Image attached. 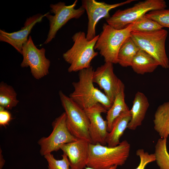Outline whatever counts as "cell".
<instances>
[{
  "label": "cell",
  "mask_w": 169,
  "mask_h": 169,
  "mask_svg": "<svg viewBox=\"0 0 169 169\" xmlns=\"http://www.w3.org/2000/svg\"><path fill=\"white\" fill-rule=\"evenodd\" d=\"M135 0H127L120 3L109 4L95 0H82V7L86 11L88 19L86 38L88 40L93 39L96 36L95 27L102 18L107 19L110 16V11L114 8L129 4Z\"/></svg>",
  "instance_id": "11"
},
{
  "label": "cell",
  "mask_w": 169,
  "mask_h": 169,
  "mask_svg": "<svg viewBox=\"0 0 169 169\" xmlns=\"http://www.w3.org/2000/svg\"><path fill=\"white\" fill-rule=\"evenodd\" d=\"M130 149L131 145L126 140L113 147L90 143L87 166L94 169H108L114 166H122L127 160Z\"/></svg>",
  "instance_id": "2"
},
{
  "label": "cell",
  "mask_w": 169,
  "mask_h": 169,
  "mask_svg": "<svg viewBox=\"0 0 169 169\" xmlns=\"http://www.w3.org/2000/svg\"><path fill=\"white\" fill-rule=\"evenodd\" d=\"M66 116L63 113L52 123L53 131L48 137L41 138L38 141L41 155L44 156L60 149L63 145L77 139L69 131L66 125Z\"/></svg>",
  "instance_id": "8"
},
{
  "label": "cell",
  "mask_w": 169,
  "mask_h": 169,
  "mask_svg": "<svg viewBox=\"0 0 169 169\" xmlns=\"http://www.w3.org/2000/svg\"><path fill=\"white\" fill-rule=\"evenodd\" d=\"M146 15L163 28H169V9L151 11Z\"/></svg>",
  "instance_id": "26"
},
{
  "label": "cell",
  "mask_w": 169,
  "mask_h": 169,
  "mask_svg": "<svg viewBox=\"0 0 169 169\" xmlns=\"http://www.w3.org/2000/svg\"><path fill=\"white\" fill-rule=\"evenodd\" d=\"M94 71L91 66L79 71V80L73 83L74 90L69 97L84 110L100 103L108 110L112 104L105 93L95 87Z\"/></svg>",
  "instance_id": "1"
},
{
  "label": "cell",
  "mask_w": 169,
  "mask_h": 169,
  "mask_svg": "<svg viewBox=\"0 0 169 169\" xmlns=\"http://www.w3.org/2000/svg\"><path fill=\"white\" fill-rule=\"evenodd\" d=\"M131 30L142 32H148L158 30L163 27L146 14L131 23Z\"/></svg>",
  "instance_id": "24"
},
{
  "label": "cell",
  "mask_w": 169,
  "mask_h": 169,
  "mask_svg": "<svg viewBox=\"0 0 169 169\" xmlns=\"http://www.w3.org/2000/svg\"><path fill=\"white\" fill-rule=\"evenodd\" d=\"M154 129L161 138L169 136V101L157 108L154 115Z\"/></svg>",
  "instance_id": "19"
},
{
  "label": "cell",
  "mask_w": 169,
  "mask_h": 169,
  "mask_svg": "<svg viewBox=\"0 0 169 169\" xmlns=\"http://www.w3.org/2000/svg\"><path fill=\"white\" fill-rule=\"evenodd\" d=\"M12 120L11 115L7 110L0 106V125L5 126Z\"/></svg>",
  "instance_id": "28"
},
{
  "label": "cell",
  "mask_w": 169,
  "mask_h": 169,
  "mask_svg": "<svg viewBox=\"0 0 169 169\" xmlns=\"http://www.w3.org/2000/svg\"><path fill=\"white\" fill-rule=\"evenodd\" d=\"M140 49L131 38L128 37L119 50L118 63L123 67L131 66L134 57Z\"/></svg>",
  "instance_id": "20"
},
{
  "label": "cell",
  "mask_w": 169,
  "mask_h": 169,
  "mask_svg": "<svg viewBox=\"0 0 169 169\" xmlns=\"http://www.w3.org/2000/svg\"><path fill=\"white\" fill-rule=\"evenodd\" d=\"M158 66L159 64L152 57L140 49L134 57L131 67L136 74L143 75L153 72Z\"/></svg>",
  "instance_id": "18"
},
{
  "label": "cell",
  "mask_w": 169,
  "mask_h": 169,
  "mask_svg": "<svg viewBox=\"0 0 169 169\" xmlns=\"http://www.w3.org/2000/svg\"><path fill=\"white\" fill-rule=\"evenodd\" d=\"M125 90L121 91L116 96L111 107L107 110L106 120L108 125V131L112 129L114 120L124 112L130 110L125 101Z\"/></svg>",
  "instance_id": "21"
},
{
  "label": "cell",
  "mask_w": 169,
  "mask_h": 169,
  "mask_svg": "<svg viewBox=\"0 0 169 169\" xmlns=\"http://www.w3.org/2000/svg\"><path fill=\"white\" fill-rule=\"evenodd\" d=\"M149 105L148 99L145 95L141 92H137L130 110L131 117L127 128L135 130L142 125Z\"/></svg>",
  "instance_id": "16"
},
{
  "label": "cell",
  "mask_w": 169,
  "mask_h": 169,
  "mask_svg": "<svg viewBox=\"0 0 169 169\" xmlns=\"http://www.w3.org/2000/svg\"><path fill=\"white\" fill-rule=\"evenodd\" d=\"M77 2L76 0L72 4L68 6L62 2L50 5V12L54 15H51L49 12L46 13L45 17L49 20L50 27L44 44L49 43L54 38L58 31L69 20L78 19L84 14L85 11L82 7L75 8Z\"/></svg>",
  "instance_id": "9"
},
{
  "label": "cell",
  "mask_w": 169,
  "mask_h": 169,
  "mask_svg": "<svg viewBox=\"0 0 169 169\" xmlns=\"http://www.w3.org/2000/svg\"><path fill=\"white\" fill-rule=\"evenodd\" d=\"M136 153V155L140 158V162L138 166L134 169H145L148 164L156 161L154 153L149 154L143 149H138Z\"/></svg>",
  "instance_id": "27"
},
{
  "label": "cell",
  "mask_w": 169,
  "mask_h": 169,
  "mask_svg": "<svg viewBox=\"0 0 169 169\" xmlns=\"http://www.w3.org/2000/svg\"><path fill=\"white\" fill-rule=\"evenodd\" d=\"M99 36L90 40L87 39L84 32H77L73 36V46L63 55L64 59L70 64L69 72L79 71L91 66V61L98 54L94 49Z\"/></svg>",
  "instance_id": "3"
},
{
  "label": "cell",
  "mask_w": 169,
  "mask_h": 169,
  "mask_svg": "<svg viewBox=\"0 0 169 169\" xmlns=\"http://www.w3.org/2000/svg\"><path fill=\"white\" fill-rule=\"evenodd\" d=\"M90 121L89 133L91 143L105 146L109 132L106 120L103 118L101 114L107 113V110L100 103L84 110Z\"/></svg>",
  "instance_id": "13"
},
{
  "label": "cell",
  "mask_w": 169,
  "mask_h": 169,
  "mask_svg": "<svg viewBox=\"0 0 169 169\" xmlns=\"http://www.w3.org/2000/svg\"><path fill=\"white\" fill-rule=\"evenodd\" d=\"M131 117L130 110L121 113L114 120L111 130L109 132L106 140L108 146L115 147L120 144V138L127 128Z\"/></svg>",
  "instance_id": "17"
},
{
  "label": "cell",
  "mask_w": 169,
  "mask_h": 169,
  "mask_svg": "<svg viewBox=\"0 0 169 169\" xmlns=\"http://www.w3.org/2000/svg\"><path fill=\"white\" fill-rule=\"evenodd\" d=\"M167 35V31L162 28L148 32L132 31L130 37L140 49L150 55L159 65L167 69L169 68V61L165 50Z\"/></svg>",
  "instance_id": "5"
},
{
  "label": "cell",
  "mask_w": 169,
  "mask_h": 169,
  "mask_svg": "<svg viewBox=\"0 0 169 169\" xmlns=\"http://www.w3.org/2000/svg\"><path fill=\"white\" fill-rule=\"evenodd\" d=\"M166 7V2L164 0H146L139 2L131 7L116 11L106 20L107 23L114 28L123 29L148 12L165 9Z\"/></svg>",
  "instance_id": "7"
},
{
  "label": "cell",
  "mask_w": 169,
  "mask_h": 169,
  "mask_svg": "<svg viewBox=\"0 0 169 169\" xmlns=\"http://www.w3.org/2000/svg\"><path fill=\"white\" fill-rule=\"evenodd\" d=\"M131 27V23L124 29H117L107 23L103 24L95 49L99 51L105 62L118 63L119 50L124 41L130 37Z\"/></svg>",
  "instance_id": "4"
},
{
  "label": "cell",
  "mask_w": 169,
  "mask_h": 169,
  "mask_svg": "<svg viewBox=\"0 0 169 169\" xmlns=\"http://www.w3.org/2000/svg\"><path fill=\"white\" fill-rule=\"evenodd\" d=\"M62 105L66 114L67 127L77 139L91 143L89 133L90 121L84 110L62 91L59 92Z\"/></svg>",
  "instance_id": "6"
},
{
  "label": "cell",
  "mask_w": 169,
  "mask_h": 169,
  "mask_svg": "<svg viewBox=\"0 0 169 169\" xmlns=\"http://www.w3.org/2000/svg\"><path fill=\"white\" fill-rule=\"evenodd\" d=\"M167 138L158 139L155 147L156 161L160 169H169V153L167 146Z\"/></svg>",
  "instance_id": "23"
},
{
  "label": "cell",
  "mask_w": 169,
  "mask_h": 169,
  "mask_svg": "<svg viewBox=\"0 0 169 169\" xmlns=\"http://www.w3.org/2000/svg\"><path fill=\"white\" fill-rule=\"evenodd\" d=\"M46 14H38L27 18L24 26L16 32L9 33L0 29V41L10 44L22 54L23 46L28 41L33 28L37 23L41 22Z\"/></svg>",
  "instance_id": "14"
},
{
  "label": "cell",
  "mask_w": 169,
  "mask_h": 169,
  "mask_svg": "<svg viewBox=\"0 0 169 169\" xmlns=\"http://www.w3.org/2000/svg\"><path fill=\"white\" fill-rule=\"evenodd\" d=\"M44 48L38 49L34 45L31 37L22 48L23 60L20 66L22 68L29 67L33 77L39 79L49 74L50 62L45 56Z\"/></svg>",
  "instance_id": "10"
},
{
  "label": "cell",
  "mask_w": 169,
  "mask_h": 169,
  "mask_svg": "<svg viewBox=\"0 0 169 169\" xmlns=\"http://www.w3.org/2000/svg\"><path fill=\"white\" fill-rule=\"evenodd\" d=\"M117 166H114L108 169H117ZM84 169H94L86 166Z\"/></svg>",
  "instance_id": "29"
},
{
  "label": "cell",
  "mask_w": 169,
  "mask_h": 169,
  "mask_svg": "<svg viewBox=\"0 0 169 169\" xmlns=\"http://www.w3.org/2000/svg\"><path fill=\"white\" fill-rule=\"evenodd\" d=\"M93 81L103 90L112 104L117 95L125 90V85L115 74L111 63L105 62L94 70Z\"/></svg>",
  "instance_id": "12"
},
{
  "label": "cell",
  "mask_w": 169,
  "mask_h": 169,
  "mask_svg": "<svg viewBox=\"0 0 169 169\" xmlns=\"http://www.w3.org/2000/svg\"><path fill=\"white\" fill-rule=\"evenodd\" d=\"M48 163V169H70V163L67 155L63 153L62 159H56L51 153L44 156Z\"/></svg>",
  "instance_id": "25"
},
{
  "label": "cell",
  "mask_w": 169,
  "mask_h": 169,
  "mask_svg": "<svg viewBox=\"0 0 169 169\" xmlns=\"http://www.w3.org/2000/svg\"><path fill=\"white\" fill-rule=\"evenodd\" d=\"M89 143L85 140L77 139L61 146L60 149L68 157L70 169H84L87 166Z\"/></svg>",
  "instance_id": "15"
},
{
  "label": "cell",
  "mask_w": 169,
  "mask_h": 169,
  "mask_svg": "<svg viewBox=\"0 0 169 169\" xmlns=\"http://www.w3.org/2000/svg\"><path fill=\"white\" fill-rule=\"evenodd\" d=\"M19 102L17 94L13 87L2 82L0 84V106L11 110Z\"/></svg>",
  "instance_id": "22"
}]
</instances>
